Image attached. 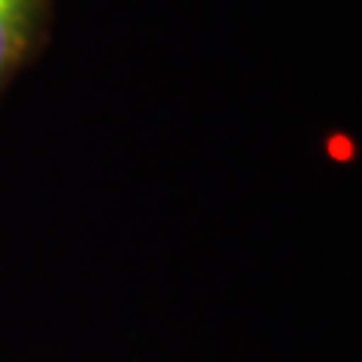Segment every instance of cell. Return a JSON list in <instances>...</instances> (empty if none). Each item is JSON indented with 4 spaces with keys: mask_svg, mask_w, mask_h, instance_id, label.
Wrapping results in <instances>:
<instances>
[{
    "mask_svg": "<svg viewBox=\"0 0 362 362\" xmlns=\"http://www.w3.org/2000/svg\"><path fill=\"white\" fill-rule=\"evenodd\" d=\"M58 0H0V103L49 52Z\"/></svg>",
    "mask_w": 362,
    "mask_h": 362,
    "instance_id": "cell-1",
    "label": "cell"
}]
</instances>
